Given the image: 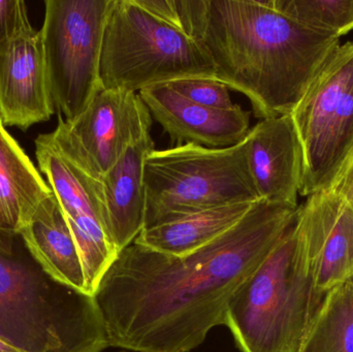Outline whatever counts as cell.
Wrapping results in <instances>:
<instances>
[{
  "label": "cell",
  "mask_w": 353,
  "mask_h": 352,
  "mask_svg": "<svg viewBox=\"0 0 353 352\" xmlns=\"http://www.w3.org/2000/svg\"><path fill=\"white\" fill-rule=\"evenodd\" d=\"M298 208L255 203L205 247L175 256L132 243L94 293L110 346L136 352H189L225 324L241 285L279 243Z\"/></svg>",
  "instance_id": "6da1fadb"
},
{
  "label": "cell",
  "mask_w": 353,
  "mask_h": 352,
  "mask_svg": "<svg viewBox=\"0 0 353 352\" xmlns=\"http://www.w3.org/2000/svg\"><path fill=\"white\" fill-rule=\"evenodd\" d=\"M185 34L215 66V80L242 93L256 117L294 111L340 37L313 30L256 0H181Z\"/></svg>",
  "instance_id": "7a4b0ae2"
},
{
  "label": "cell",
  "mask_w": 353,
  "mask_h": 352,
  "mask_svg": "<svg viewBox=\"0 0 353 352\" xmlns=\"http://www.w3.org/2000/svg\"><path fill=\"white\" fill-rule=\"evenodd\" d=\"M0 339L24 352L109 347L97 300L50 276L19 234L0 231Z\"/></svg>",
  "instance_id": "3957f363"
},
{
  "label": "cell",
  "mask_w": 353,
  "mask_h": 352,
  "mask_svg": "<svg viewBox=\"0 0 353 352\" xmlns=\"http://www.w3.org/2000/svg\"><path fill=\"white\" fill-rule=\"evenodd\" d=\"M319 312L294 220L234 293L224 326L241 352H299Z\"/></svg>",
  "instance_id": "277c9868"
},
{
  "label": "cell",
  "mask_w": 353,
  "mask_h": 352,
  "mask_svg": "<svg viewBox=\"0 0 353 352\" xmlns=\"http://www.w3.org/2000/svg\"><path fill=\"white\" fill-rule=\"evenodd\" d=\"M144 229L209 209L259 202L247 138L228 148L181 144L151 151L144 163Z\"/></svg>",
  "instance_id": "5b68a950"
},
{
  "label": "cell",
  "mask_w": 353,
  "mask_h": 352,
  "mask_svg": "<svg viewBox=\"0 0 353 352\" xmlns=\"http://www.w3.org/2000/svg\"><path fill=\"white\" fill-rule=\"evenodd\" d=\"M215 76L213 61L194 39L134 0H115L101 50L103 88L137 93L154 85Z\"/></svg>",
  "instance_id": "8992f818"
},
{
  "label": "cell",
  "mask_w": 353,
  "mask_h": 352,
  "mask_svg": "<svg viewBox=\"0 0 353 352\" xmlns=\"http://www.w3.org/2000/svg\"><path fill=\"white\" fill-rule=\"evenodd\" d=\"M115 0H45L41 27L48 85L55 109L72 121L103 88V35Z\"/></svg>",
  "instance_id": "52a82bcc"
},
{
  "label": "cell",
  "mask_w": 353,
  "mask_h": 352,
  "mask_svg": "<svg viewBox=\"0 0 353 352\" xmlns=\"http://www.w3.org/2000/svg\"><path fill=\"white\" fill-rule=\"evenodd\" d=\"M303 152L300 196L327 189L353 146V41L340 45L290 113Z\"/></svg>",
  "instance_id": "ba28073f"
},
{
  "label": "cell",
  "mask_w": 353,
  "mask_h": 352,
  "mask_svg": "<svg viewBox=\"0 0 353 352\" xmlns=\"http://www.w3.org/2000/svg\"><path fill=\"white\" fill-rule=\"evenodd\" d=\"M152 122L139 93L101 88L76 119L58 115L49 136L68 161L101 181L132 143L150 134Z\"/></svg>",
  "instance_id": "9c48e42d"
},
{
  "label": "cell",
  "mask_w": 353,
  "mask_h": 352,
  "mask_svg": "<svg viewBox=\"0 0 353 352\" xmlns=\"http://www.w3.org/2000/svg\"><path fill=\"white\" fill-rule=\"evenodd\" d=\"M34 144L39 171L53 190L78 247L86 293L94 297L101 279L119 254L105 227L101 181L68 161L49 134H39Z\"/></svg>",
  "instance_id": "30bf717a"
},
{
  "label": "cell",
  "mask_w": 353,
  "mask_h": 352,
  "mask_svg": "<svg viewBox=\"0 0 353 352\" xmlns=\"http://www.w3.org/2000/svg\"><path fill=\"white\" fill-rule=\"evenodd\" d=\"M299 243L321 311L327 296L353 280V206L331 190L311 194L299 207Z\"/></svg>",
  "instance_id": "8fae6325"
},
{
  "label": "cell",
  "mask_w": 353,
  "mask_h": 352,
  "mask_svg": "<svg viewBox=\"0 0 353 352\" xmlns=\"http://www.w3.org/2000/svg\"><path fill=\"white\" fill-rule=\"evenodd\" d=\"M54 112L41 32L30 24L0 48V117L4 126L25 132Z\"/></svg>",
  "instance_id": "7c38bea8"
},
{
  "label": "cell",
  "mask_w": 353,
  "mask_h": 352,
  "mask_svg": "<svg viewBox=\"0 0 353 352\" xmlns=\"http://www.w3.org/2000/svg\"><path fill=\"white\" fill-rule=\"evenodd\" d=\"M138 93L152 119L180 145L228 148L242 142L250 130V113L240 105L228 110L197 105L168 84L147 87Z\"/></svg>",
  "instance_id": "4fadbf2b"
},
{
  "label": "cell",
  "mask_w": 353,
  "mask_h": 352,
  "mask_svg": "<svg viewBox=\"0 0 353 352\" xmlns=\"http://www.w3.org/2000/svg\"><path fill=\"white\" fill-rule=\"evenodd\" d=\"M246 138L249 171L259 200L298 208L303 152L290 114L261 119Z\"/></svg>",
  "instance_id": "5bb4252c"
},
{
  "label": "cell",
  "mask_w": 353,
  "mask_h": 352,
  "mask_svg": "<svg viewBox=\"0 0 353 352\" xmlns=\"http://www.w3.org/2000/svg\"><path fill=\"white\" fill-rule=\"evenodd\" d=\"M154 149L150 132L132 143L101 180L105 227L118 252L134 243L144 229V163Z\"/></svg>",
  "instance_id": "9a60e30c"
},
{
  "label": "cell",
  "mask_w": 353,
  "mask_h": 352,
  "mask_svg": "<svg viewBox=\"0 0 353 352\" xmlns=\"http://www.w3.org/2000/svg\"><path fill=\"white\" fill-rule=\"evenodd\" d=\"M19 235L50 276L86 293L82 260L55 194L41 203Z\"/></svg>",
  "instance_id": "2e32d148"
},
{
  "label": "cell",
  "mask_w": 353,
  "mask_h": 352,
  "mask_svg": "<svg viewBox=\"0 0 353 352\" xmlns=\"http://www.w3.org/2000/svg\"><path fill=\"white\" fill-rule=\"evenodd\" d=\"M53 190L6 126L0 128V231L19 234Z\"/></svg>",
  "instance_id": "e0dca14e"
},
{
  "label": "cell",
  "mask_w": 353,
  "mask_h": 352,
  "mask_svg": "<svg viewBox=\"0 0 353 352\" xmlns=\"http://www.w3.org/2000/svg\"><path fill=\"white\" fill-rule=\"evenodd\" d=\"M254 204L241 203L186 215L171 222L143 229L134 243L171 256H187L232 229Z\"/></svg>",
  "instance_id": "ac0fdd59"
},
{
  "label": "cell",
  "mask_w": 353,
  "mask_h": 352,
  "mask_svg": "<svg viewBox=\"0 0 353 352\" xmlns=\"http://www.w3.org/2000/svg\"><path fill=\"white\" fill-rule=\"evenodd\" d=\"M299 352H353V280L327 296Z\"/></svg>",
  "instance_id": "d6986e66"
},
{
  "label": "cell",
  "mask_w": 353,
  "mask_h": 352,
  "mask_svg": "<svg viewBox=\"0 0 353 352\" xmlns=\"http://www.w3.org/2000/svg\"><path fill=\"white\" fill-rule=\"evenodd\" d=\"M274 10L319 32L340 37L353 30V0H268Z\"/></svg>",
  "instance_id": "ffe728a7"
},
{
  "label": "cell",
  "mask_w": 353,
  "mask_h": 352,
  "mask_svg": "<svg viewBox=\"0 0 353 352\" xmlns=\"http://www.w3.org/2000/svg\"><path fill=\"white\" fill-rule=\"evenodd\" d=\"M170 87L185 99L214 109L228 110L236 107L230 99L228 87L214 79H186L168 83Z\"/></svg>",
  "instance_id": "44dd1931"
},
{
  "label": "cell",
  "mask_w": 353,
  "mask_h": 352,
  "mask_svg": "<svg viewBox=\"0 0 353 352\" xmlns=\"http://www.w3.org/2000/svg\"><path fill=\"white\" fill-rule=\"evenodd\" d=\"M30 25L23 0H0V48Z\"/></svg>",
  "instance_id": "7402d4cb"
},
{
  "label": "cell",
  "mask_w": 353,
  "mask_h": 352,
  "mask_svg": "<svg viewBox=\"0 0 353 352\" xmlns=\"http://www.w3.org/2000/svg\"><path fill=\"white\" fill-rule=\"evenodd\" d=\"M134 2L155 18L182 31V23L176 0H134Z\"/></svg>",
  "instance_id": "603a6c76"
},
{
  "label": "cell",
  "mask_w": 353,
  "mask_h": 352,
  "mask_svg": "<svg viewBox=\"0 0 353 352\" xmlns=\"http://www.w3.org/2000/svg\"><path fill=\"white\" fill-rule=\"evenodd\" d=\"M327 190L339 194L350 202L353 200V146Z\"/></svg>",
  "instance_id": "cb8c5ba5"
},
{
  "label": "cell",
  "mask_w": 353,
  "mask_h": 352,
  "mask_svg": "<svg viewBox=\"0 0 353 352\" xmlns=\"http://www.w3.org/2000/svg\"><path fill=\"white\" fill-rule=\"evenodd\" d=\"M0 352H24L14 347V345L6 342V341L0 339Z\"/></svg>",
  "instance_id": "d4e9b609"
},
{
  "label": "cell",
  "mask_w": 353,
  "mask_h": 352,
  "mask_svg": "<svg viewBox=\"0 0 353 352\" xmlns=\"http://www.w3.org/2000/svg\"><path fill=\"white\" fill-rule=\"evenodd\" d=\"M2 126H3V123H2L1 117H0V128H1Z\"/></svg>",
  "instance_id": "484cf974"
},
{
  "label": "cell",
  "mask_w": 353,
  "mask_h": 352,
  "mask_svg": "<svg viewBox=\"0 0 353 352\" xmlns=\"http://www.w3.org/2000/svg\"><path fill=\"white\" fill-rule=\"evenodd\" d=\"M350 203H352V206H353V200H352V202H350Z\"/></svg>",
  "instance_id": "4316f807"
}]
</instances>
